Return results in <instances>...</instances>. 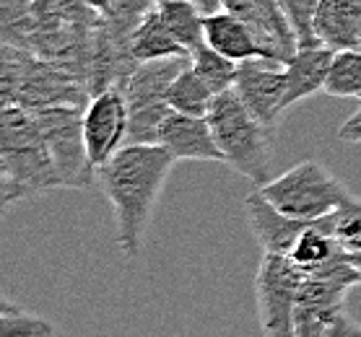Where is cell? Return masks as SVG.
Instances as JSON below:
<instances>
[{"label":"cell","instance_id":"9a60e30c","mask_svg":"<svg viewBox=\"0 0 361 337\" xmlns=\"http://www.w3.org/2000/svg\"><path fill=\"white\" fill-rule=\"evenodd\" d=\"M314 37L330 50H356L361 37V0H320Z\"/></svg>","mask_w":361,"mask_h":337},{"label":"cell","instance_id":"9c48e42d","mask_svg":"<svg viewBox=\"0 0 361 337\" xmlns=\"http://www.w3.org/2000/svg\"><path fill=\"white\" fill-rule=\"evenodd\" d=\"M91 99L89 86L75 73L39 55H29L18 91V104L26 109L42 107H86Z\"/></svg>","mask_w":361,"mask_h":337},{"label":"cell","instance_id":"e575fe53","mask_svg":"<svg viewBox=\"0 0 361 337\" xmlns=\"http://www.w3.org/2000/svg\"><path fill=\"white\" fill-rule=\"evenodd\" d=\"M0 177H6V166H3V158H0Z\"/></svg>","mask_w":361,"mask_h":337},{"label":"cell","instance_id":"5b68a950","mask_svg":"<svg viewBox=\"0 0 361 337\" xmlns=\"http://www.w3.org/2000/svg\"><path fill=\"white\" fill-rule=\"evenodd\" d=\"M42 135L47 140L49 156L66 189H89L97 179V166L91 164L86 132H83V107H42L32 109Z\"/></svg>","mask_w":361,"mask_h":337},{"label":"cell","instance_id":"7402d4cb","mask_svg":"<svg viewBox=\"0 0 361 337\" xmlns=\"http://www.w3.org/2000/svg\"><path fill=\"white\" fill-rule=\"evenodd\" d=\"M190 65L195 68V73L200 75L216 94L234 89L239 63L237 60L226 58V55H221L219 50H214L211 44H205L203 42L200 47H195V50L190 52Z\"/></svg>","mask_w":361,"mask_h":337},{"label":"cell","instance_id":"277c9868","mask_svg":"<svg viewBox=\"0 0 361 337\" xmlns=\"http://www.w3.org/2000/svg\"><path fill=\"white\" fill-rule=\"evenodd\" d=\"M260 192L281 213L299 221H317L322 215L333 213L348 195L341 187V182L317 161H302L291 166L281 177L260 184Z\"/></svg>","mask_w":361,"mask_h":337},{"label":"cell","instance_id":"5bb4252c","mask_svg":"<svg viewBox=\"0 0 361 337\" xmlns=\"http://www.w3.org/2000/svg\"><path fill=\"white\" fill-rule=\"evenodd\" d=\"M188 65L190 55L138 63L133 68V73L125 78L123 86H120L125 94V101H128V109L133 112V109H148L166 104V91Z\"/></svg>","mask_w":361,"mask_h":337},{"label":"cell","instance_id":"ba28073f","mask_svg":"<svg viewBox=\"0 0 361 337\" xmlns=\"http://www.w3.org/2000/svg\"><path fill=\"white\" fill-rule=\"evenodd\" d=\"M128 122H130V109L120 86H109L94 94L89 104L83 107L86 146H89L91 164L97 169L107 164L128 143Z\"/></svg>","mask_w":361,"mask_h":337},{"label":"cell","instance_id":"603a6c76","mask_svg":"<svg viewBox=\"0 0 361 337\" xmlns=\"http://www.w3.org/2000/svg\"><path fill=\"white\" fill-rule=\"evenodd\" d=\"M317 221L330 236L338 239V244L345 252H359L361 249V200L345 195V200L333 213L322 215Z\"/></svg>","mask_w":361,"mask_h":337},{"label":"cell","instance_id":"52a82bcc","mask_svg":"<svg viewBox=\"0 0 361 337\" xmlns=\"http://www.w3.org/2000/svg\"><path fill=\"white\" fill-rule=\"evenodd\" d=\"M304 270L288 255L263 252L257 275H255V298L260 327L271 337L294 335V306Z\"/></svg>","mask_w":361,"mask_h":337},{"label":"cell","instance_id":"f1b7e54d","mask_svg":"<svg viewBox=\"0 0 361 337\" xmlns=\"http://www.w3.org/2000/svg\"><path fill=\"white\" fill-rule=\"evenodd\" d=\"M0 335H26V337H44L55 335V327L47 319L29 312H8L0 314Z\"/></svg>","mask_w":361,"mask_h":337},{"label":"cell","instance_id":"d4e9b609","mask_svg":"<svg viewBox=\"0 0 361 337\" xmlns=\"http://www.w3.org/2000/svg\"><path fill=\"white\" fill-rule=\"evenodd\" d=\"M255 8L260 11V16L265 21V32H268V39L273 42V47L281 52V58L286 63L296 50H299V42H296V34L288 24L286 13L281 8L279 0H252Z\"/></svg>","mask_w":361,"mask_h":337},{"label":"cell","instance_id":"e0dca14e","mask_svg":"<svg viewBox=\"0 0 361 337\" xmlns=\"http://www.w3.org/2000/svg\"><path fill=\"white\" fill-rule=\"evenodd\" d=\"M130 50H133V58L138 60V63L190 55L180 42H177V37L169 32V26L164 24V18L159 16V8L148 11L146 16L140 18V24L133 29Z\"/></svg>","mask_w":361,"mask_h":337},{"label":"cell","instance_id":"4dcf8cb0","mask_svg":"<svg viewBox=\"0 0 361 337\" xmlns=\"http://www.w3.org/2000/svg\"><path fill=\"white\" fill-rule=\"evenodd\" d=\"M190 3H192L203 16H211V13L224 8V0H190Z\"/></svg>","mask_w":361,"mask_h":337},{"label":"cell","instance_id":"ac0fdd59","mask_svg":"<svg viewBox=\"0 0 361 337\" xmlns=\"http://www.w3.org/2000/svg\"><path fill=\"white\" fill-rule=\"evenodd\" d=\"M345 249L338 244L336 236H330L322 229L320 221H312L302 231V236L296 239L294 249H291V260H294L304 272H314L325 267V265L336 262L338 257H343Z\"/></svg>","mask_w":361,"mask_h":337},{"label":"cell","instance_id":"2e32d148","mask_svg":"<svg viewBox=\"0 0 361 337\" xmlns=\"http://www.w3.org/2000/svg\"><path fill=\"white\" fill-rule=\"evenodd\" d=\"M333 52L336 50H330L325 44L299 47L283 63V73H286V109L294 107L296 101L310 99L317 91L325 89V78H328Z\"/></svg>","mask_w":361,"mask_h":337},{"label":"cell","instance_id":"8992f818","mask_svg":"<svg viewBox=\"0 0 361 337\" xmlns=\"http://www.w3.org/2000/svg\"><path fill=\"white\" fill-rule=\"evenodd\" d=\"M361 286L351 275H304L294 306V335L296 337H333L361 332L348 324L345 293Z\"/></svg>","mask_w":361,"mask_h":337},{"label":"cell","instance_id":"4316f807","mask_svg":"<svg viewBox=\"0 0 361 337\" xmlns=\"http://www.w3.org/2000/svg\"><path fill=\"white\" fill-rule=\"evenodd\" d=\"M157 6H159V0H109L102 18H104L115 32L133 34V29L140 24V18L146 16L148 11L157 8Z\"/></svg>","mask_w":361,"mask_h":337},{"label":"cell","instance_id":"83f0119b","mask_svg":"<svg viewBox=\"0 0 361 337\" xmlns=\"http://www.w3.org/2000/svg\"><path fill=\"white\" fill-rule=\"evenodd\" d=\"M169 112H172L169 104L133 109L130 122H128V143H159V132H161V125Z\"/></svg>","mask_w":361,"mask_h":337},{"label":"cell","instance_id":"d6a6232c","mask_svg":"<svg viewBox=\"0 0 361 337\" xmlns=\"http://www.w3.org/2000/svg\"><path fill=\"white\" fill-rule=\"evenodd\" d=\"M86 3H89V6H91L94 11H99V13H104V8H107L109 0H86Z\"/></svg>","mask_w":361,"mask_h":337},{"label":"cell","instance_id":"6da1fadb","mask_svg":"<svg viewBox=\"0 0 361 337\" xmlns=\"http://www.w3.org/2000/svg\"><path fill=\"white\" fill-rule=\"evenodd\" d=\"M174 161L177 158L161 143H125L107 164L97 169L99 187L115 210L117 244L128 260L140 255V244Z\"/></svg>","mask_w":361,"mask_h":337},{"label":"cell","instance_id":"d6986e66","mask_svg":"<svg viewBox=\"0 0 361 337\" xmlns=\"http://www.w3.org/2000/svg\"><path fill=\"white\" fill-rule=\"evenodd\" d=\"M159 16L164 18L169 32L182 47L192 52L205 42V16L190 0H159Z\"/></svg>","mask_w":361,"mask_h":337},{"label":"cell","instance_id":"484cf974","mask_svg":"<svg viewBox=\"0 0 361 337\" xmlns=\"http://www.w3.org/2000/svg\"><path fill=\"white\" fill-rule=\"evenodd\" d=\"M279 3L294 29L299 47H317L320 42L314 37V13L320 0H279Z\"/></svg>","mask_w":361,"mask_h":337},{"label":"cell","instance_id":"8d00e7d4","mask_svg":"<svg viewBox=\"0 0 361 337\" xmlns=\"http://www.w3.org/2000/svg\"><path fill=\"white\" fill-rule=\"evenodd\" d=\"M359 101H361V99H359Z\"/></svg>","mask_w":361,"mask_h":337},{"label":"cell","instance_id":"3957f363","mask_svg":"<svg viewBox=\"0 0 361 337\" xmlns=\"http://www.w3.org/2000/svg\"><path fill=\"white\" fill-rule=\"evenodd\" d=\"M0 158L6 177L24 189L26 198H39L52 189H63L32 109L13 104L0 109Z\"/></svg>","mask_w":361,"mask_h":337},{"label":"cell","instance_id":"44dd1931","mask_svg":"<svg viewBox=\"0 0 361 337\" xmlns=\"http://www.w3.org/2000/svg\"><path fill=\"white\" fill-rule=\"evenodd\" d=\"M325 94L338 99H361V50H336L325 78Z\"/></svg>","mask_w":361,"mask_h":337},{"label":"cell","instance_id":"836d02e7","mask_svg":"<svg viewBox=\"0 0 361 337\" xmlns=\"http://www.w3.org/2000/svg\"><path fill=\"white\" fill-rule=\"evenodd\" d=\"M348 260H351V265L359 270V275H361V249L359 252H348Z\"/></svg>","mask_w":361,"mask_h":337},{"label":"cell","instance_id":"1f68e13d","mask_svg":"<svg viewBox=\"0 0 361 337\" xmlns=\"http://www.w3.org/2000/svg\"><path fill=\"white\" fill-rule=\"evenodd\" d=\"M8 312H18V306L11 304L6 296H0V314H8Z\"/></svg>","mask_w":361,"mask_h":337},{"label":"cell","instance_id":"30bf717a","mask_svg":"<svg viewBox=\"0 0 361 337\" xmlns=\"http://www.w3.org/2000/svg\"><path fill=\"white\" fill-rule=\"evenodd\" d=\"M234 91H237L239 99L245 101V107L265 127L273 130L279 125V117L286 109V73H283V63L271 58H252L239 63Z\"/></svg>","mask_w":361,"mask_h":337},{"label":"cell","instance_id":"d590c367","mask_svg":"<svg viewBox=\"0 0 361 337\" xmlns=\"http://www.w3.org/2000/svg\"><path fill=\"white\" fill-rule=\"evenodd\" d=\"M359 50H361V37H359Z\"/></svg>","mask_w":361,"mask_h":337},{"label":"cell","instance_id":"4fadbf2b","mask_svg":"<svg viewBox=\"0 0 361 337\" xmlns=\"http://www.w3.org/2000/svg\"><path fill=\"white\" fill-rule=\"evenodd\" d=\"M205 44H211L226 58L245 63L252 58H271L279 60L271 44L255 32L252 26L242 21L239 16L229 13L226 8L216 11L211 16H205Z\"/></svg>","mask_w":361,"mask_h":337},{"label":"cell","instance_id":"7c38bea8","mask_svg":"<svg viewBox=\"0 0 361 337\" xmlns=\"http://www.w3.org/2000/svg\"><path fill=\"white\" fill-rule=\"evenodd\" d=\"M245 213L260 249L263 252H273V255H291L296 239L302 236V231L312 223L281 213L271 200L263 198L260 189H255V192H250L245 198Z\"/></svg>","mask_w":361,"mask_h":337},{"label":"cell","instance_id":"7a4b0ae2","mask_svg":"<svg viewBox=\"0 0 361 337\" xmlns=\"http://www.w3.org/2000/svg\"><path fill=\"white\" fill-rule=\"evenodd\" d=\"M205 117L224 153V164L255 184H265L271 169V127L245 107L234 89L216 94Z\"/></svg>","mask_w":361,"mask_h":337},{"label":"cell","instance_id":"8fae6325","mask_svg":"<svg viewBox=\"0 0 361 337\" xmlns=\"http://www.w3.org/2000/svg\"><path fill=\"white\" fill-rule=\"evenodd\" d=\"M159 143L177 161H224L208 117L169 112L159 132Z\"/></svg>","mask_w":361,"mask_h":337},{"label":"cell","instance_id":"cb8c5ba5","mask_svg":"<svg viewBox=\"0 0 361 337\" xmlns=\"http://www.w3.org/2000/svg\"><path fill=\"white\" fill-rule=\"evenodd\" d=\"M32 52L0 39V109L18 104L24 68Z\"/></svg>","mask_w":361,"mask_h":337},{"label":"cell","instance_id":"f546056e","mask_svg":"<svg viewBox=\"0 0 361 337\" xmlns=\"http://www.w3.org/2000/svg\"><path fill=\"white\" fill-rule=\"evenodd\" d=\"M24 198H26L24 189L18 187L16 182L8 179V177H0V218L8 213L18 200H24Z\"/></svg>","mask_w":361,"mask_h":337},{"label":"cell","instance_id":"ffe728a7","mask_svg":"<svg viewBox=\"0 0 361 337\" xmlns=\"http://www.w3.org/2000/svg\"><path fill=\"white\" fill-rule=\"evenodd\" d=\"M214 96H216V91L195 73V68L188 65L177 78H174L169 91H166V104H169L174 112L205 117L208 109H211V104H214Z\"/></svg>","mask_w":361,"mask_h":337}]
</instances>
